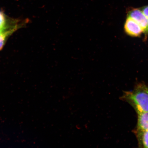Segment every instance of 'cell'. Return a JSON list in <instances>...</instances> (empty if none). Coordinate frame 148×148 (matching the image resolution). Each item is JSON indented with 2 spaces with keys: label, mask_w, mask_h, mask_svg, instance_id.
Returning a JSON list of instances; mask_svg holds the SVG:
<instances>
[{
  "label": "cell",
  "mask_w": 148,
  "mask_h": 148,
  "mask_svg": "<svg viewBox=\"0 0 148 148\" xmlns=\"http://www.w3.org/2000/svg\"><path fill=\"white\" fill-rule=\"evenodd\" d=\"M140 9L148 18V5L142 7Z\"/></svg>",
  "instance_id": "cell-8"
},
{
  "label": "cell",
  "mask_w": 148,
  "mask_h": 148,
  "mask_svg": "<svg viewBox=\"0 0 148 148\" xmlns=\"http://www.w3.org/2000/svg\"><path fill=\"white\" fill-rule=\"evenodd\" d=\"M134 108L137 113L148 112V87L138 84L132 91L125 92L121 98Z\"/></svg>",
  "instance_id": "cell-1"
},
{
  "label": "cell",
  "mask_w": 148,
  "mask_h": 148,
  "mask_svg": "<svg viewBox=\"0 0 148 148\" xmlns=\"http://www.w3.org/2000/svg\"><path fill=\"white\" fill-rule=\"evenodd\" d=\"M15 25L9 27L5 14L1 11H0V29L4 30H7Z\"/></svg>",
  "instance_id": "cell-7"
},
{
  "label": "cell",
  "mask_w": 148,
  "mask_h": 148,
  "mask_svg": "<svg viewBox=\"0 0 148 148\" xmlns=\"http://www.w3.org/2000/svg\"><path fill=\"white\" fill-rule=\"evenodd\" d=\"M136 134L139 147L148 148V130L136 131Z\"/></svg>",
  "instance_id": "cell-5"
},
{
  "label": "cell",
  "mask_w": 148,
  "mask_h": 148,
  "mask_svg": "<svg viewBox=\"0 0 148 148\" xmlns=\"http://www.w3.org/2000/svg\"><path fill=\"white\" fill-rule=\"evenodd\" d=\"M127 16L136 22L145 34H148V18L140 9L132 8L130 10Z\"/></svg>",
  "instance_id": "cell-2"
},
{
  "label": "cell",
  "mask_w": 148,
  "mask_h": 148,
  "mask_svg": "<svg viewBox=\"0 0 148 148\" xmlns=\"http://www.w3.org/2000/svg\"><path fill=\"white\" fill-rule=\"evenodd\" d=\"M125 32L130 36L138 37L143 33L139 25L130 17L127 16L124 26Z\"/></svg>",
  "instance_id": "cell-3"
},
{
  "label": "cell",
  "mask_w": 148,
  "mask_h": 148,
  "mask_svg": "<svg viewBox=\"0 0 148 148\" xmlns=\"http://www.w3.org/2000/svg\"><path fill=\"white\" fill-rule=\"evenodd\" d=\"M137 114L136 131L148 130V112L139 113Z\"/></svg>",
  "instance_id": "cell-4"
},
{
  "label": "cell",
  "mask_w": 148,
  "mask_h": 148,
  "mask_svg": "<svg viewBox=\"0 0 148 148\" xmlns=\"http://www.w3.org/2000/svg\"><path fill=\"white\" fill-rule=\"evenodd\" d=\"M19 27H18L17 25H16L15 26L7 29L0 34V50L3 49L8 36H10L15 31L17 30Z\"/></svg>",
  "instance_id": "cell-6"
},
{
  "label": "cell",
  "mask_w": 148,
  "mask_h": 148,
  "mask_svg": "<svg viewBox=\"0 0 148 148\" xmlns=\"http://www.w3.org/2000/svg\"><path fill=\"white\" fill-rule=\"evenodd\" d=\"M5 30H3V29H0V34H1V33H2L4 31H5Z\"/></svg>",
  "instance_id": "cell-9"
}]
</instances>
